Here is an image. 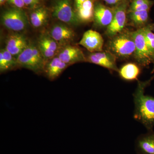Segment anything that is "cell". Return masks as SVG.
<instances>
[{"instance_id": "20", "label": "cell", "mask_w": 154, "mask_h": 154, "mask_svg": "<svg viewBox=\"0 0 154 154\" xmlns=\"http://www.w3.org/2000/svg\"><path fill=\"white\" fill-rule=\"evenodd\" d=\"M154 4V1L151 0H133L130 5L128 12L149 11Z\"/></svg>"}, {"instance_id": "18", "label": "cell", "mask_w": 154, "mask_h": 154, "mask_svg": "<svg viewBox=\"0 0 154 154\" xmlns=\"http://www.w3.org/2000/svg\"><path fill=\"white\" fill-rule=\"evenodd\" d=\"M140 72V69L137 65L130 63L122 66L119 70L118 72L123 79L132 81L137 79Z\"/></svg>"}, {"instance_id": "2", "label": "cell", "mask_w": 154, "mask_h": 154, "mask_svg": "<svg viewBox=\"0 0 154 154\" xmlns=\"http://www.w3.org/2000/svg\"><path fill=\"white\" fill-rule=\"evenodd\" d=\"M107 49L116 58L126 59L133 56L136 46L132 31L125 30L110 38Z\"/></svg>"}, {"instance_id": "3", "label": "cell", "mask_w": 154, "mask_h": 154, "mask_svg": "<svg viewBox=\"0 0 154 154\" xmlns=\"http://www.w3.org/2000/svg\"><path fill=\"white\" fill-rule=\"evenodd\" d=\"M16 59L17 66L28 69L36 73L43 72L46 63L38 45L33 43L28 44Z\"/></svg>"}, {"instance_id": "9", "label": "cell", "mask_w": 154, "mask_h": 154, "mask_svg": "<svg viewBox=\"0 0 154 154\" xmlns=\"http://www.w3.org/2000/svg\"><path fill=\"white\" fill-rule=\"evenodd\" d=\"M104 40L101 34L93 30H87L83 34L79 44L91 53L103 51Z\"/></svg>"}, {"instance_id": "4", "label": "cell", "mask_w": 154, "mask_h": 154, "mask_svg": "<svg viewBox=\"0 0 154 154\" xmlns=\"http://www.w3.org/2000/svg\"><path fill=\"white\" fill-rule=\"evenodd\" d=\"M132 34L136 46L133 56L135 60L143 67L148 66L151 64H153L154 65V57L147 45L143 28L132 31Z\"/></svg>"}, {"instance_id": "21", "label": "cell", "mask_w": 154, "mask_h": 154, "mask_svg": "<svg viewBox=\"0 0 154 154\" xmlns=\"http://www.w3.org/2000/svg\"><path fill=\"white\" fill-rule=\"evenodd\" d=\"M142 28L147 45L154 57V33L152 24H148Z\"/></svg>"}, {"instance_id": "24", "label": "cell", "mask_w": 154, "mask_h": 154, "mask_svg": "<svg viewBox=\"0 0 154 154\" xmlns=\"http://www.w3.org/2000/svg\"><path fill=\"white\" fill-rule=\"evenodd\" d=\"M37 45H38L40 52H41L42 55H43V57L45 59V60H46L49 59L51 58L54 57L56 54V52L48 49L47 48L43 46L42 45L38 44Z\"/></svg>"}, {"instance_id": "10", "label": "cell", "mask_w": 154, "mask_h": 154, "mask_svg": "<svg viewBox=\"0 0 154 154\" xmlns=\"http://www.w3.org/2000/svg\"><path fill=\"white\" fill-rule=\"evenodd\" d=\"M50 36L59 45L65 46L73 40L75 33L73 30L64 24H57L51 28Z\"/></svg>"}, {"instance_id": "8", "label": "cell", "mask_w": 154, "mask_h": 154, "mask_svg": "<svg viewBox=\"0 0 154 154\" xmlns=\"http://www.w3.org/2000/svg\"><path fill=\"white\" fill-rule=\"evenodd\" d=\"M116 57L109 51L91 53L87 57V61L103 67L112 71L118 72Z\"/></svg>"}, {"instance_id": "17", "label": "cell", "mask_w": 154, "mask_h": 154, "mask_svg": "<svg viewBox=\"0 0 154 154\" xmlns=\"http://www.w3.org/2000/svg\"><path fill=\"white\" fill-rule=\"evenodd\" d=\"M94 5L93 0H86L76 9L78 18L81 22L94 21Z\"/></svg>"}, {"instance_id": "15", "label": "cell", "mask_w": 154, "mask_h": 154, "mask_svg": "<svg viewBox=\"0 0 154 154\" xmlns=\"http://www.w3.org/2000/svg\"><path fill=\"white\" fill-rule=\"evenodd\" d=\"M69 66L58 57H56L46 63L43 72L50 80L53 81L57 79Z\"/></svg>"}, {"instance_id": "13", "label": "cell", "mask_w": 154, "mask_h": 154, "mask_svg": "<svg viewBox=\"0 0 154 154\" xmlns=\"http://www.w3.org/2000/svg\"><path fill=\"white\" fill-rule=\"evenodd\" d=\"M28 44L25 36L19 33H14L7 39L5 49L14 56H18Z\"/></svg>"}, {"instance_id": "26", "label": "cell", "mask_w": 154, "mask_h": 154, "mask_svg": "<svg viewBox=\"0 0 154 154\" xmlns=\"http://www.w3.org/2000/svg\"><path fill=\"white\" fill-rule=\"evenodd\" d=\"M106 4L110 5H118L125 2V0H103Z\"/></svg>"}, {"instance_id": "6", "label": "cell", "mask_w": 154, "mask_h": 154, "mask_svg": "<svg viewBox=\"0 0 154 154\" xmlns=\"http://www.w3.org/2000/svg\"><path fill=\"white\" fill-rule=\"evenodd\" d=\"M53 17L67 25L77 26L81 23L70 0H56L53 8Z\"/></svg>"}, {"instance_id": "29", "label": "cell", "mask_w": 154, "mask_h": 154, "mask_svg": "<svg viewBox=\"0 0 154 154\" xmlns=\"http://www.w3.org/2000/svg\"><path fill=\"white\" fill-rule=\"evenodd\" d=\"M7 0H0V5H2Z\"/></svg>"}, {"instance_id": "14", "label": "cell", "mask_w": 154, "mask_h": 154, "mask_svg": "<svg viewBox=\"0 0 154 154\" xmlns=\"http://www.w3.org/2000/svg\"><path fill=\"white\" fill-rule=\"evenodd\" d=\"M135 149L138 154H154V131L140 136L136 140Z\"/></svg>"}, {"instance_id": "16", "label": "cell", "mask_w": 154, "mask_h": 154, "mask_svg": "<svg viewBox=\"0 0 154 154\" xmlns=\"http://www.w3.org/2000/svg\"><path fill=\"white\" fill-rule=\"evenodd\" d=\"M149 11H132L128 12V20L130 25L138 29L143 28L148 24Z\"/></svg>"}, {"instance_id": "1", "label": "cell", "mask_w": 154, "mask_h": 154, "mask_svg": "<svg viewBox=\"0 0 154 154\" xmlns=\"http://www.w3.org/2000/svg\"><path fill=\"white\" fill-rule=\"evenodd\" d=\"M154 79V75L149 79L138 81L137 87L133 94L134 110V117L151 131L154 128V98L144 94L145 90Z\"/></svg>"}, {"instance_id": "11", "label": "cell", "mask_w": 154, "mask_h": 154, "mask_svg": "<svg viewBox=\"0 0 154 154\" xmlns=\"http://www.w3.org/2000/svg\"><path fill=\"white\" fill-rule=\"evenodd\" d=\"M57 57L69 66L77 63L87 61V57L82 50L76 46L70 45L64 46L59 53Z\"/></svg>"}, {"instance_id": "5", "label": "cell", "mask_w": 154, "mask_h": 154, "mask_svg": "<svg viewBox=\"0 0 154 154\" xmlns=\"http://www.w3.org/2000/svg\"><path fill=\"white\" fill-rule=\"evenodd\" d=\"M1 21L5 28L16 32L25 30L28 25L25 12L18 8H13L5 11L2 14Z\"/></svg>"}, {"instance_id": "28", "label": "cell", "mask_w": 154, "mask_h": 154, "mask_svg": "<svg viewBox=\"0 0 154 154\" xmlns=\"http://www.w3.org/2000/svg\"><path fill=\"white\" fill-rule=\"evenodd\" d=\"M76 8L78 9L86 0H74Z\"/></svg>"}, {"instance_id": "23", "label": "cell", "mask_w": 154, "mask_h": 154, "mask_svg": "<svg viewBox=\"0 0 154 154\" xmlns=\"http://www.w3.org/2000/svg\"><path fill=\"white\" fill-rule=\"evenodd\" d=\"M1 51L3 53L5 61V72L17 66V59L14 58V56L6 49H1Z\"/></svg>"}, {"instance_id": "25", "label": "cell", "mask_w": 154, "mask_h": 154, "mask_svg": "<svg viewBox=\"0 0 154 154\" xmlns=\"http://www.w3.org/2000/svg\"><path fill=\"white\" fill-rule=\"evenodd\" d=\"M9 2L14 5L18 8H22L25 6V3L23 0H8Z\"/></svg>"}, {"instance_id": "12", "label": "cell", "mask_w": 154, "mask_h": 154, "mask_svg": "<svg viewBox=\"0 0 154 154\" xmlns=\"http://www.w3.org/2000/svg\"><path fill=\"white\" fill-rule=\"evenodd\" d=\"M113 13V8H111L101 3H97L94 5V24L97 27L107 28L112 22Z\"/></svg>"}, {"instance_id": "27", "label": "cell", "mask_w": 154, "mask_h": 154, "mask_svg": "<svg viewBox=\"0 0 154 154\" xmlns=\"http://www.w3.org/2000/svg\"><path fill=\"white\" fill-rule=\"evenodd\" d=\"M25 5L30 7H34L39 3V0H23Z\"/></svg>"}, {"instance_id": "22", "label": "cell", "mask_w": 154, "mask_h": 154, "mask_svg": "<svg viewBox=\"0 0 154 154\" xmlns=\"http://www.w3.org/2000/svg\"><path fill=\"white\" fill-rule=\"evenodd\" d=\"M38 44L42 45L48 49L56 53L59 48L58 44L49 35L42 36L39 38Z\"/></svg>"}, {"instance_id": "7", "label": "cell", "mask_w": 154, "mask_h": 154, "mask_svg": "<svg viewBox=\"0 0 154 154\" xmlns=\"http://www.w3.org/2000/svg\"><path fill=\"white\" fill-rule=\"evenodd\" d=\"M127 3L126 2L115 6L113 8V17L112 22L106 28L105 35L112 38L125 29L127 24Z\"/></svg>"}, {"instance_id": "19", "label": "cell", "mask_w": 154, "mask_h": 154, "mask_svg": "<svg viewBox=\"0 0 154 154\" xmlns=\"http://www.w3.org/2000/svg\"><path fill=\"white\" fill-rule=\"evenodd\" d=\"M48 18V13L47 10L43 8H38L30 15V22L34 28H40L46 23Z\"/></svg>"}, {"instance_id": "30", "label": "cell", "mask_w": 154, "mask_h": 154, "mask_svg": "<svg viewBox=\"0 0 154 154\" xmlns=\"http://www.w3.org/2000/svg\"><path fill=\"white\" fill-rule=\"evenodd\" d=\"M152 30L154 33V24H152Z\"/></svg>"}]
</instances>
